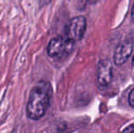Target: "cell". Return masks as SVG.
<instances>
[{
    "label": "cell",
    "mask_w": 134,
    "mask_h": 133,
    "mask_svg": "<svg viewBox=\"0 0 134 133\" xmlns=\"http://www.w3.org/2000/svg\"><path fill=\"white\" fill-rule=\"evenodd\" d=\"M98 82L102 87H107L112 79V64L108 59H103L99 62L97 69Z\"/></svg>",
    "instance_id": "5b68a950"
},
{
    "label": "cell",
    "mask_w": 134,
    "mask_h": 133,
    "mask_svg": "<svg viewBox=\"0 0 134 133\" xmlns=\"http://www.w3.org/2000/svg\"><path fill=\"white\" fill-rule=\"evenodd\" d=\"M132 66L134 67V57H133V59H132Z\"/></svg>",
    "instance_id": "30bf717a"
},
{
    "label": "cell",
    "mask_w": 134,
    "mask_h": 133,
    "mask_svg": "<svg viewBox=\"0 0 134 133\" xmlns=\"http://www.w3.org/2000/svg\"><path fill=\"white\" fill-rule=\"evenodd\" d=\"M87 21L86 18L82 16H75L68 23L66 27V36L69 40L76 42L83 37L86 31Z\"/></svg>",
    "instance_id": "3957f363"
},
{
    "label": "cell",
    "mask_w": 134,
    "mask_h": 133,
    "mask_svg": "<svg viewBox=\"0 0 134 133\" xmlns=\"http://www.w3.org/2000/svg\"><path fill=\"white\" fill-rule=\"evenodd\" d=\"M132 39H126V40L122 41L121 43H120L115 49L114 56H113V60H114L115 64L117 66H120V65L124 64L132 53Z\"/></svg>",
    "instance_id": "277c9868"
},
{
    "label": "cell",
    "mask_w": 134,
    "mask_h": 133,
    "mask_svg": "<svg viewBox=\"0 0 134 133\" xmlns=\"http://www.w3.org/2000/svg\"><path fill=\"white\" fill-rule=\"evenodd\" d=\"M75 42L69 40L66 37L58 36L49 41L47 47V52L50 57L53 59H62L70 54L74 49Z\"/></svg>",
    "instance_id": "7a4b0ae2"
},
{
    "label": "cell",
    "mask_w": 134,
    "mask_h": 133,
    "mask_svg": "<svg viewBox=\"0 0 134 133\" xmlns=\"http://www.w3.org/2000/svg\"><path fill=\"white\" fill-rule=\"evenodd\" d=\"M129 103L132 108H134V88L131 89V93L129 95Z\"/></svg>",
    "instance_id": "8992f818"
},
{
    "label": "cell",
    "mask_w": 134,
    "mask_h": 133,
    "mask_svg": "<svg viewBox=\"0 0 134 133\" xmlns=\"http://www.w3.org/2000/svg\"><path fill=\"white\" fill-rule=\"evenodd\" d=\"M131 18L134 21V5H133V7H132V10H131Z\"/></svg>",
    "instance_id": "ba28073f"
},
{
    "label": "cell",
    "mask_w": 134,
    "mask_h": 133,
    "mask_svg": "<svg viewBox=\"0 0 134 133\" xmlns=\"http://www.w3.org/2000/svg\"><path fill=\"white\" fill-rule=\"evenodd\" d=\"M98 1H99V0H88V2L90 4H95L96 2H98Z\"/></svg>",
    "instance_id": "9c48e42d"
},
{
    "label": "cell",
    "mask_w": 134,
    "mask_h": 133,
    "mask_svg": "<svg viewBox=\"0 0 134 133\" xmlns=\"http://www.w3.org/2000/svg\"><path fill=\"white\" fill-rule=\"evenodd\" d=\"M120 133H134V125H130L129 127L124 129Z\"/></svg>",
    "instance_id": "52a82bcc"
},
{
    "label": "cell",
    "mask_w": 134,
    "mask_h": 133,
    "mask_svg": "<svg viewBox=\"0 0 134 133\" xmlns=\"http://www.w3.org/2000/svg\"><path fill=\"white\" fill-rule=\"evenodd\" d=\"M52 96V87L49 82L38 81L30 91L26 108L28 119L37 120L45 115L49 107Z\"/></svg>",
    "instance_id": "6da1fadb"
}]
</instances>
